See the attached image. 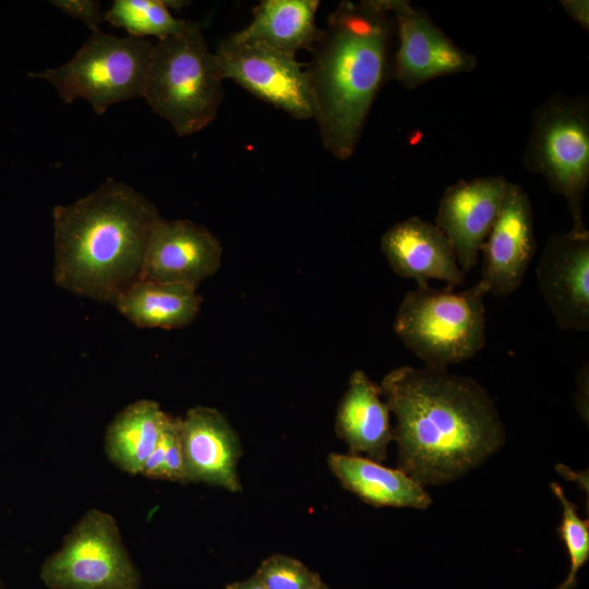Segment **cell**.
Here are the masks:
<instances>
[{
  "instance_id": "6da1fadb",
  "label": "cell",
  "mask_w": 589,
  "mask_h": 589,
  "mask_svg": "<svg viewBox=\"0 0 589 589\" xmlns=\"http://www.w3.org/2000/svg\"><path fill=\"white\" fill-rule=\"evenodd\" d=\"M380 387L396 419L398 469L423 486L464 477L505 444L492 397L469 376L402 365L389 371Z\"/></svg>"
},
{
  "instance_id": "7a4b0ae2",
  "label": "cell",
  "mask_w": 589,
  "mask_h": 589,
  "mask_svg": "<svg viewBox=\"0 0 589 589\" xmlns=\"http://www.w3.org/2000/svg\"><path fill=\"white\" fill-rule=\"evenodd\" d=\"M396 37L388 0L341 1L310 50L305 70L324 148L349 159L362 136L372 105L390 79Z\"/></svg>"
},
{
  "instance_id": "3957f363",
  "label": "cell",
  "mask_w": 589,
  "mask_h": 589,
  "mask_svg": "<svg viewBox=\"0 0 589 589\" xmlns=\"http://www.w3.org/2000/svg\"><path fill=\"white\" fill-rule=\"evenodd\" d=\"M157 207L124 182L107 179L93 193L52 209L58 287L113 303L140 278Z\"/></svg>"
},
{
  "instance_id": "277c9868",
  "label": "cell",
  "mask_w": 589,
  "mask_h": 589,
  "mask_svg": "<svg viewBox=\"0 0 589 589\" xmlns=\"http://www.w3.org/2000/svg\"><path fill=\"white\" fill-rule=\"evenodd\" d=\"M224 76L201 25L154 43L144 98L179 136L192 135L217 117Z\"/></svg>"
},
{
  "instance_id": "5b68a950",
  "label": "cell",
  "mask_w": 589,
  "mask_h": 589,
  "mask_svg": "<svg viewBox=\"0 0 589 589\" xmlns=\"http://www.w3.org/2000/svg\"><path fill=\"white\" fill-rule=\"evenodd\" d=\"M485 294L479 284L462 291L417 287L402 298L393 330L425 368L448 370L485 345Z\"/></svg>"
},
{
  "instance_id": "8992f818",
  "label": "cell",
  "mask_w": 589,
  "mask_h": 589,
  "mask_svg": "<svg viewBox=\"0 0 589 589\" xmlns=\"http://www.w3.org/2000/svg\"><path fill=\"white\" fill-rule=\"evenodd\" d=\"M527 171L541 176L561 195L572 219L569 232L586 235L582 206L589 187V98L556 92L531 113L524 149Z\"/></svg>"
},
{
  "instance_id": "52a82bcc",
  "label": "cell",
  "mask_w": 589,
  "mask_h": 589,
  "mask_svg": "<svg viewBox=\"0 0 589 589\" xmlns=\"http://www.w3.org/2000/svg\"><path fill=\"white\" fill-rule=\"evenodd\" d=\"M153 48L146 38L97 29L67 63L28 75L49 82L65 104L83 98L104 115L117 103L144 96Z\"/></svg>"
},
{
  "instance_id": "ba28073f",
  "label": "cell",
  "mask_w": 589,
  "mask_h": 589,
  "mask_svg": "<svg viewBox=\"0 0 589 589\" xmlns=\"http://www.w3.org/2000/svg\"><path fill=\"white\" fill-rule=\"evenodd\" d=\"M40 578L51 589H139L141 585L115 518L95 508L45 561Z\"/></svg>"
},
{
  "instance_id": "9c48e42d",
  "label": "cell",
  "mask_w": 589,
  "mask_h": 589,
  "mask_svg": "<svg viewBox=\"0 0 589 589\" xmlns=\"http://www.w3.org/2000/svg\"><path fill=\"white\" fill-rule=\"evenodd\" d=\"M215 56L225 80L296 119L315 118L311 81L297 56L233 34L219 43Z\"/></svg>"
},
{
  "instance_id": "30bf717a",
  "label": "cell",
  "mask_w": 589,
  "mask_h": 589,
  "mask_svg": "<svg viewBox=\"0 0 589 589\" xmlns=\"http://www.w3.org/2000/svg\"><path fill=\"white\" fill-rule=\"evenodd\" d=\"M395 19L397 47L390 79L406 89L442 76L465 74L478 67L474 55L456 45L421 7L388 0Z\"/></svg>"
},
{
  "instance_id": "8fae6325",
  "label": "cell",
  "mask_w": 589,
  "mask_h": 589,
  "mask_svg": "<svg viewBox=\"0 0 589 589\" xmlns=\"http://www.w3.org/2000/svg\"><path fill=\"white\" fill-rule=\"evenodd\" d=\"M536 251L529 195L509 181L500 214L480 250L482 268L478 284L495 297L512 294L522 284Z\"/></svg>"
},
{
  "instance_id": "7c38bea8",
  "label": "cell",
  "mask_w": 589,
  "mask_h": 589,
  "mask_svg": "<svg viewBox=\"0 0 589 589\" xmlns=\"http://www.w3.org/2000/svg\"><path fill=\"white\" fill-rule=\"evenodd\" d=\"M540 294L562 329H589V233L554 232L538 261Z\"/></svg>"
},
{
  "instance_id": "4fadbf2b",
  "label": "cell",
  "mask_w": 589,
  "mask_h": 589,
  "mask_svg": "<svg viewBox=\"0 0 589 589\" xmlns=\"http://www.w3.org/2000/svg\"><path fill=\"white\" fill-rule=\"evenodd\" d=\"M223 245L206 227L188 219L160 218L149 237L140 278L193 288L215 275Z\"/></svg>"
},
{
  "instance_id": "5bb4252c",
  "label": "cell",
  "mask_w": 589,
  "mask_h": 589,
  "mask_svg": "<svg viewBox=\"0 0 589 589\" xmlns=\"http://www.w3.org/2000/svg\"><path fill=\"white\" fill-rule=\"evenodd\" d=\"M508 183L509 180L501 175L461 179L449 185L438 202L435 226L449 241L465 274L478 263Z\"/></svg>"
},
{
  "instance_id": "9a60e30c",
  "label": "cell",
  "mask_w": 589,
  "mask_h": 589,
  "mask_svg": "<svg viewBox=\"0 0 589 589\" xmlns=\"http://www.w3.org/2000/svg\"><path fill=\"white\" fill-rule=\"evenodd\" d=\"M179 424L188 482L240 491L237 465L242 449L228 419L215 408L196 406Z\"/></svg>"
},
{
  "instance_id": "2e32d148",
  "label": "cell",
  "mask_w": 589,
  "mask_h": 589,
  "mask_svg": "<svg viewBox=\"0 0 589 589\" xmlns=\"http://www.w3.org/2000/svg\"><path fill=\"white\" fill-rule=\"evenodd\" d=\"M380 244L392 271L401 278L414 279L419 288L428 287L431 279L454 288L465 284L466 274L435 224L411 216L388 228Z\"/></svg>"
},
{
  "instance_id": "e0dca14e",
  "label": "cell",
  "mask_w": 589,
  "mask_h": 589,
  "mask_svg": "<svg viewBox=\"0 0 589 589\" xmlns=\"http://www.w3.org/2000/svg\"><path fill=\"white\" fill-rule=\"evenodd\" d=\"M389 409L381 387L362 370L351 373L348 387L337 407L335 429L352 455L364 454L381 462L394 442Z\"/></svg>"
},
{
  "instance_id": "ac0fdd59",
  "label": "cell",
  "mask_w": 589,
  "mask_h": 589,
  "mask_svg": "<svg viewBox=\"0 0 589 589\" xmlns=\"http://www.w3.org/2000/svg\"><path fill=\"white\" fill-rule=\"evenodd\" d=\"M327 464L346 490L370 505L426 509L432 503L425 486L400 469L352 454L332 453Z\"/></svg>"
},
{
  "instance_id": "d6986e66",
  "label": "cell",
  "mask_w": 589,
  "mask_h": 589,
  "mask_svg": "<svg viewBox=\"0 0 589 589\" xmlns=\"http://www.w3.org/2000/svg\"><path fill=\"white\" fill-rule=\"evenodd\" d=\"M203 298L196 288L137 279L115 300L118 311L143 328H181L194 321Z\"/></svg>"
},
{
  "instance_id": "ffe728a7",
  "label": "cell",
  "mask_w": 589,
  "mask_h": 589,
  "mask_svg": "<svg viewBox=\"0 0 589 589\" xmlns=\"http://www.w3.org/2000/svg\"><path fill=\"white\" fill-rule=\"evenodd\" d=\"M318 7V0H262L250 23L232 34L297 56L300 50L310 51L321 34L316 25Z\"/></svg>"
},
{
  "instance_id": "44dd1931",
  "label": "cell",
  "mask_w": 589,
  "mask_h": 589,
  "mask_svg": "<svg viewBox=\"0 0 589 589\" xmlns=\"http://www.w3.org/2000/svg\"><path fill=\"white\" fill-rule=\"evenodd\" d=\"M166 417L155 400L140 399L127 406L106 430L105 449L109 459L122 471L141 474L159 440Z\"/></svg>"
},
{
  "instance_id": "7402d4cb",
  "label": "cell",
  "mask_w": 589,
  "mask_h": 589,
  "mask_svg": "<svg viewBox=\"0 0 589 589\" xmlns=\"http://www.w3.org/2000/svg\"><path fill=\"white\" fill-rule=\"evenodd\" d=\"M166 0H115L104 20L129 36L161 40L182 33L190 21L175 17Z\"/></svg>"
},
{
  "instance_id": "603a6c76",
  "label": "cell",
  "mask_w": 589,
  "mask_h": 589,
  "mask_svg": "<svg viewBox=\"0 0 589 589\" xmlns=\"http://www.w3.org/2000/svg\"><path fill=\"white\" fill-rule=\"evenodd\" d=\"M551 489L562 505L557 533L565 544L570 563L569 572L557 589H574L578 573L589 558V520L579 516L577 505L567 498L558 483L552 482Z\"/></svg>"
},
{
  "instance_id": "cb8c5ba5",
  "label": "cell",
  "mask_w": 589,
  "mask_h": 589,
  "mask_svg": "<svg viewBox=\"0 0 589 589\" xmlns=\"http://www.w3.org/2000/svg\"><path fill=\"white\" fill-rule=\"evenodd\" d=\"M141 474L152 479L188 482L179 418L167 414L159 440Z\"/></svg>"
},
{
  "instance_id": "d4e9b609",
  "label": "cell",
  "mask_w": 589,
  "mask_h": 589,
  "mask_svg": "<svg viewBox=\"0 0 589 589\" xmlns=\"http://www.w3.org/2000/svg\"><path fill=\"white\" fill-rule=\"evenodd\" d=\"M253 576L265 589H315L323 584L317 573L280 553L263 560Z\"/></svg>"
},
{
  "instance_id": "484cf974",
  "label": "cell",
  "mask_w": 589,
  "mask_h": 589,
  "mask_svg": "<svg viewBox=\"0 0 589 589\" xmlns=\"http://www.w3.org/2000/svg\"><path fill=\"white\" fill-rule=\"evenodd\" d=\"M50 3L76 20L82 21L92 31L99 29L105 12L97 0H51Z\"/></svg>"
},
{
  "instance_id": "4316f807",
  "label": "cell",
  "mask_w": 589,
  "mask_h": 589,
  "mask_svg": "<svg viewBox=\"0 0 589 589\" xmlns=\"http://www.w3.org/2000/svg\"><path fill=\"white\" fill-rule=\"evenodd\" d=\"M588 362H586L576 378L577 393L575 396V407L579 416L586 423L588 422V381H589Z\"/></svg>"
},
{
  "instance_id": "83f0119b",
  "label": "cell",
  "mask_w": 589,
  "mask_h": 589,
  "mask_svg": "<svg viewBox=\"0 0 589 589\" xmlns=\"http://www.w3.org/2000/svg\"><path fill=\"white\" fill-rule=\"evenodd\" d=\"M565 13L577 23L584 31H589V1L588 0H561Z\"/></svg>"
},
{
  "instance_id": "f1b7e54d",
  "label": "cell",
  "mask_w": 589,
  "mask_h": 589,
  "mask_svg": "<svg viewBox=\"0 0 589 589\" xmlns=\"http://www.w3.org/2000/svg\"><path fill=\"white\" fill-rule=\"evenodd\" d=\"M556 469L567 480L577 481L588 495V471L576 472L564 465H557Z\"/></svg>"
},
{
  "instance_id": "f546056e",
  "label": "cell",
  "mask_w": 589,
  "mask_h": 589,
  "mask_svg": "<svg viewBox=\"0 0 589 589\" xmlns=\"http://www.w3.org/2000/svg\"><path fill=\"white\" fill-rule=\"evenodd\" d=\"M225 589H265L264 586L254 577H250L242 581L228 584Z\"/></svg>"
},
{
  "instance_id": "4dcf8cb0",
  "label": "cell",
  "mask_w": 589,
  "mask_h": 589,
  "mask_svg": "<svg viewBox=\"0 0 589 589\" xmlns=\"http://www.w3.org/2000/svg\"><path fill=\"white\" fill-rule=\"evenodd\" d=\"M315 589H329L324 582Z\"/></svg>"
},
{
  "instance_id": "1f68e13d",
  "label": "cell",
  "mask_w": 589,
  "mask_h": 589,
  "mask_svg": "<svg viewBox=\"0 0 589 589\" xmlns=\"http://www.w3.org/2000/svg\"><path fill=\"white\" fill-rule=\"evenodd\" d=\"M0 589H1V581H0Z\"/></svg>"
}]
</instances>
